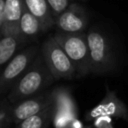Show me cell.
<instances>
[{
  "label": "cell",
  "mask_w": 128,
  "mask_h": 128,
  "mask_svg": "<svg viewBox=\"0 0 128 128\" xmlns=\"http://www.w3.org/2000/svg\"><path fill=\"white\" fill-rule=\"evenodd\" d=\"M43 59L51 74L57 79L71 80L77 77V71L63 48L55 40L53 35L46 38L40 48Z\"/></svg>",
  "instance_id": "277c9868"
},
{
  "label": "cell",
  "mask_w": 128,
  "mask_h": 128,
  "mask_svg": "<svg viewBox=\"0 0 128 128\" xmlns=\"http://www.w3.org/2000/svg\"><path fill=\"white\" fill-rule=\"evenodd\" d=\"M53 36L74 64L77 77H84L89 74L90 54L86 34L84 32L65 33L57 31Z\"/></svg>",
  "instance_id": "3957f363"
},
{
  "label": "cell",
  "mask_w": 128,
  "mask_h": 128,
  "mask_svg": "<svg viewBox=\"0 0 128 128\" xmlns=\"http://www.w3.org/2000/svg\"><path fill=\"white\" fill-rule=\"evenodd\" d=\"M23 0H5L4 34H20L19 21L23 9Z\"/></svg>",
  "instance_id": "4fadbf2b"
},
{
  "label": "cell",
  "mask_w": 128,
  "mask_h": 128,
  "mask_svg": "<svg viewBox=\"0 0 128 128\" xmlns=\"http://www.w3.org/2000/svg\"><path fill=\"white\" fill-rule=\"evenodd\" d=\"M51 13L53 17H57L59 14H61L69 5H70V0H46Z\"/></svg>",
  "instance_id": "2e32d148"
},
{
  "label": "cell",
  "mask_w": 128,
  "mask_h": 128,
  "mask_svg": "<svg viewBox=\"0 0 128 128\" xmlns=\"http://www.w3.org/2000/svg\"><path fill=\"white\" fill-rule=\"evenodd\" d=\"M92 122L94 128H114L112 118L109 116H98Z\"/></svg>",
  "instance_id": "e0dca14e"
},
{
  "label": "cell",
  "mask_w": 128,
  "mask_h": 128,
  "mask_svg": "<svg viewBox=\"0 0 128 128\" xmlns=\"http://www.w3.org/2000/svg\"><path fill=\"white\" fill-rule=\"evenodd\" d=\"M89 54L90 73L106 74L115 68V58L107 35L98 27H92L86 34Z\"/></svg>",
  "instance_id": "7a4b0ae2"
},
{
  "label": "cell",
  "mask_w": 128,
  "mask_h": 128,
  "mask_svg": "<svg viewBox=\"0 0 128 128\" xmlns=\"http://www.w3.org/2000/svg\"><path fill=\"white\" fill-rule=\"evenodd\" d=\"M23 3L28 8V10L38 18L43 32L48 31L54 27V17L46 0H23Z\"/></svg>",
  "instance_id": "7c38bea8"
},
{
  "label": "cell",
  "mask_w": 128,
  "mask_h": 128,
  "mask_svg": "<svg viewBox=\"0 0 128 128\" xmlns=\"http://www.w3.org/2000/svg\"><path fill=\"white\" fill-rule=\"evenodd\" d=\"M68 128H84V126H83L82 121L79 119V117H77V118L73 119V120L70 122Z\"/></svg>",
  "instance_id": "d6986e66"
},
{
  "label": "cell",
  "mask_w": 128,
  "mask_h": 128,
  "mask_svg": "<svg viewBox=\"0 0 128 128\" xmlns=\"http://www.w3.org/2000/svg\"><path fill=\"white\" fill-rule=\"evenodd\" d=\"M98 116H109L111 118L123 119L128 122V107L114 91L106 87L104 98L96 106L86 112L85 120L93 121Z\"/></svg>",
  "instance_id": "52a82bcc"
},
{
  "label": "cell",
  "mask_w": 128,
  "mask_h": 128,
  "mask_svg": "<svg viewBox=\"0 0 128 128\" xmlns=\"http://www.w3.org/2000/svg\"><path fill=\"white\" fill-rule=\"evenodd\" d=\"M11 109L12 104L8 100L0 102V128H7L13 124Z\"/></svg>",
  "instance_id": "9a60e30c"
},
{
  "label": "cell",
  "mask_w": 128,
  "mask_h": 128,
  "mask_svg": "<svg viewBox=\"0 0 128 128\" xmlns=\"http://www.w3.org/2000/svg\"><path fill=\"white\" fill-rule=\"evenodd\" d=\"M86 128H93V127H86Z\"/></svg>",
  "instance_id": "ffe728a7"
},
{
  "label": "cell",
  "mask_w": 128,
  "mask_h": 128,
  "mask_svg": "<svg viewBox=\"0 0 128 128\" xmlns=\"http://www.w3.org/2000/svg\"><path fill=\"white\" fill-rule=\"evenodd\" d=\"M53 94V118L54 128H68L70 122L78 117V109L71 90L60 86L52 90Z\"/></svg>",
  "instance_id": "8992f818"
},
{
  "label": "cell",
  "mask_w": 128,
  "mask_h": 128,
  "mask_svg": "<svg viewBox=\"0 0 128 128\" xmlns=\"http://www.w3.org/2000/svg\"><path fill=\"white\" fill-rule=\"evenodd\" d=\"M54 80L55 78L48 69L40 51L29 68L7 93V100L13 105L44 91Z\"/></svg>",
  "instance_id": "6da1fadb"
},
{
  "label": "cell",
  "mask_w": 128,
  "mask_h": 128,
  "mask_svg": "<svg viewBox=\"0 0 128 128\" xmlns=\"http://www.w3.org/2000/svg\"><path fill=\"white\" fill-rule=\"evenodd\" d=\"M88 14L85 8L78 3H70V5L57 17L54 18L57 31L65 33L83 32L88 25Z\"/></svg>",
  "instance_id": "ba28073f"
},
{
  "label": "cell",
  "mask_w": 128,
  "mask_h": 128,
  "mask_svg": "<svg viewBox=\"0 0 128 128\" xmlns=\"http://www.w3.org/2000/svg\"><path fill=\"white\" fill-rule=\"evenodd\" d=\"M53 101L40 112L15 124V128H48L52 124L53 118Z\"/></svg>",
  "instance_id": "5bb4252c"
},
{
  "label": "cell",
  "mask_w": 128,
  "mask_h": 128,
  "mask_svg": "<svg viewBox=\"0 0 128 128\" xmlns=\"http://www.w3.org/2000/svg\"><path fill=\"white\" fill-rule=\"evenodd\" d=\"M5 31V0H0V37Z\"/></svg>",
  "instance_id": "ac0fdd59"
},
{
  "label": "cell",
  "mask_w": 128,
  "mask_h": 128,
  "mask_svg": "<svg viewBox=\"0 0 128 128\" xmlns=\"http://www.w3.org/2000/svg\"><path fill=\"white\" fill-rule=\"evenodd\" d=\"M52 101V90H44L38 94H35L13 104L11 109L13 124H17L22 120L40 112Z\"/></svg>",
  "instance_id": "9c48e42d"
},
{
  "label": "cell",
  "mask_w": 128,
  "mask_h": 128,
  "mask_svg": "<svg viewBox=\"0 0 128 128\" xmlns=\"http://www.w3.org/2000/svg\"><path fill=\"white\" fill-rule=\"evenodd\" d=\"M19 32L21 36L27 41V43L36 40L39 34L43 32L40 21L35 15H33L28 10L25 4L23 5V9L19 21Z\"/></svg>",
  "instance_id": "8fae6325"
},
{
  "label": "cell",
  "mask_w": 128,
  "mask_h": 128,
  "mask_svg": "<svg viewBox=\"0 0 128 128\" xmlns=\"http://www.w3.org/2000/svg\"><path fill=\"white\" fill-rule=\"evenodd\" d=\"M27 41L21 34H4L0 37V72Z\"/></svg>",
  "instance_id": "30bf717a"
},
{
  "label": "cell",
  "mask_w": 128,
  "mask_h": 128,
  "mask_svg": "<svg viewBox=\"0 0 128 128\" xmlns=\"http://www.w3.org/2000/svg\"><path fill=\"white\" fill-rule=\"evenodd\" d=\"M40 53L38 45L21 49L0 72V95L8 93Z\"/></svg>",
  "instance_id": "5b68a950"
}]
</instances>
